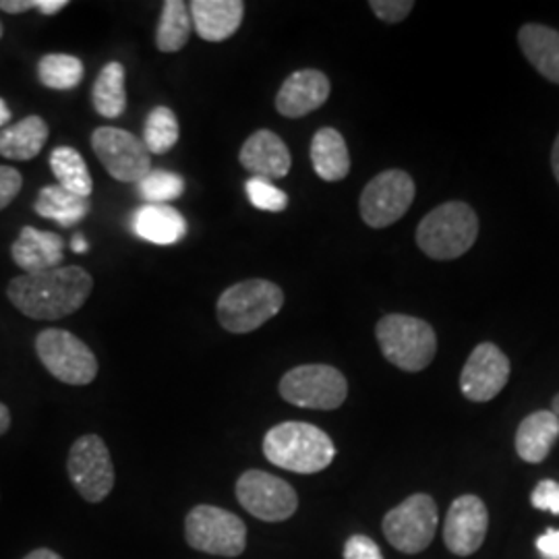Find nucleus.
<instances>
[{
	"label": "nucleus",
	"instance_id": "24",
	"mask_svg": "<svg viewBox=\"0 0 559 559\" xmlns=\"http://www.w3.org/2000/svg\"><path fill=\"white\" fill-rule=\"evenodd\" d=\"M311 164L321 180L338 182L350 173V154L338 129L323 127L311 140Z\"/></svg>",
	"mask_w": 559,
	"mask_h": 559
},
{
	"label": "nucleus",
	"instance_id": "23",
	"mask_svg": "<svg viewBox=\"0 0 559 559\" xmlns=\"http://www.w3.org/2000/svg\"><path fill=\"white\" fill-rule=\"evenodd\" d=\"M559 440V419L551 411H537L520 423L516 452L528 464H540Z\"/></svg>",
	"mask_w": 559,
	"mask_h": 559
},
{
	"label": "nucleus",
	"instance_id": "17",
	"mask_svg": "<svg viewBox=\"0 0 559 559\" xmlns=\"http://www.w3.org/2000/svg\"><path fill=\"white\" fill-rule=\"evenodd\" d=\"M239 160L242 168L249 170L253 177L270 180V182L284 179L293 166L290 150L286 147L282 138L270 129L255 131L249 140L242 143Z\"/></svg>",
	"mask_w": 559,
	"mask_h": 559
},
{
	"label": "nucleus",
	"instance_id": "43",
	"mask_svg": "<svg viewBox=\"0 0 559 559\" xmlns=\"http://www.w3.org/2000/svg\"><path fill=\"white\" fill-rule=\"evenodd\" d=\"M551 413H554V415H556V417L559 419V394L556 396V399H554V404H551Z\"/></svg>",
	"mask_w": 559,
	"mask_h": 559
},
{
	"label": "nucleus",
	"instance_id": "1",
	"mask_svg": "<svg viewBox=\"0 0 559 559\" xmlns=\"http://www.w3.org/2000/svg\"><path fill=\"white\" fill-rule=\"evenodd\" d=\"M94 290V278L80 265L41 274H21L7 286V297L25 318L57 321L78 313Z\"/></svg>",
	"mask_w": 559,
	"mask_h": 559
},
{
	"label": "nucleus",
	"instance_id": "4",
	"mask_svg": "<svg viewBox=\"0 0 559 559\" xmlns=\"http://www.w3.org/2000/svg\"><path fill=\"white\" fill-rule=\"evenodd\" d=\"M284 305V293L270 280H242L228 286L218 299L216 313L230 334H249L276 318Z\"/></svg>",
	"mask_w": 559,
	"mask_h": 559
},
{
	"label": "nucleus",
	"instance_id": "37",
	"mask_svg": "<svg viewBox=\"0 0 559 559\" xmlns=\"http://www.w3.org/2000/svg\"><path fill=\"white\" fill-rule=\"evenodd\" d=\"M537 549L547 559H559V531L549 528L537 539Z\"/></svg>",
	"mask_w": 559,
	"mask_h": 559
},
{
	"label": "nucleus",
	"instance_id": "8",
	"mask_svg": "<svg viewBox=\"0 0 559 559\" xmlns=\"http://www.w3.org/2000/svg\"><path fill=\"white\" fill-rule=\"evenodd\" d=\"M438 524L440 510L436 500L427 493H415L383 516L381 531L400 554L415 556L433 543Z\"/></svg>",
	"mask_w": 559,
	"mask_h": 559
},
{
	"label": "nucleus",
	"instance_id": "9",
	"mask_svg": "<svg viewBox=\"0 0 559 559\" xmlns=\"http://www.w3.org/2000/svg\"><path fill=\"white\" fill-rule=\"evenodd\" d=\"M280 396L293 406L336 411L348 396V381L336 367L300 365L280 380Z\"/></svg>",
	"mask_w": 559,
	"mask_h": 559
},
{
	"label": "nucleus",
	"instance_id": "11",
	"mask_svg": "<svg viewBox=\"0 0 559 559\" xmlns=\"http://www.w3.org/2000/svg\"><path fill=\"white\" fill-rule=\"evenodd\" d=\"M415 201V180L404 170H385L369 180L360 193V218L371 228L399 222Z\"/></svg>",
	"mask_w": 559,
	"mask_h": 559
},
{
	"label": "nucleus",
	"instance_id": "12",
	"mask_svg": "<svg viewBox=\"0 0 559 559\" xmlns=\"http://www.w3.org/2000/svg\"><path fill=\"white\" fill-rule=\"evenodd\" d=\"M240 506L263 522H284L295 516L299 496L290 483L265 471H247L237 480Z\"/></svg>",
	"mask_w": 559,
	"mask_h": 559
},
{
	"label": "nucleus",
	"instance_id": "21",
	"mask_svg": "<svg viewBox=\"0 0 559 559\" xmlns=\"http://www.w3.org/2000/svg\"><path fill=\"white\" fill-rule=\"evenodd\" d=\"M50 129L46 120L38 115H29L25 119L0 129V156L9 160L29 162L40 156Z\"/></svg>",
	"mask_w": 559,
	"mask_h": 559
},
{
	"label": "nucleus",
	"instance_id": "31",
	"mask_svg": "<svg viewBox=\"0 0 559 559\" xmlns=\"http://www.w3.org/2000/svg\"><path fill=\"white\" fill-rule=\"evenodd\" d=\"M138 191L152 205H168L170 201L179 200L182 195L185 179L168 170H150L138 182Z\"/></svg>",
	"mask_w": 559,
	"mask_h": 559
},
{
	"label": "nucleus",
	"instance_id": "35",
	"mask_svg": "<svg viewBox=\"0 0 559 559\" xmlns=\"http://www.w3.org/2000/svg\"><path fill=\"white\" fill-rule=\"evenodd\" d=\"M23 187V177L13 166H0V212L9 207L13 200L20 195Z\"/></svg>",
	"mask_w": 559,
	"mask_h": 559
},
{
	"label": "nucleus",
	"instance_id": "29",
	"mask_svg": "<svg viewBox=\"0 0 559 559\" xmlns=\"http://www.w3.org/2000/svg\"><path fill=\"white\" fill-rule=\"evenodd\" d=\"M85 67L71 55H46L38 62V80L44 87L55 92L75 90L83 81Z\"/></svg>",
	"mask_w": 559,
	"mask_h": 559
},
{
	"label": "nucleus",
	"instance_id": "25",
	"mask_svg": "<svg viewBox=\"0 0 559 559\" xmlns=\"http://www.w3.org/2000/svg\"><path fill=\"white\" fill-rule=\"evenodd\" d=\"M92 203L75 193L64 191L59 185L44 187L38 193V200L34 203L36 214L46 221L57 222L60 226L69 228L73 224H80L90 214Z\"/></svg>",
	"mask_w": 559,
	"mask_h": 559
},
{
	"label": "nucleus",
	"instance_id": "39",
	"mask_svg": "<svg viewBox=\"0 0 559 559\" xmlns=\"http://www.w3.org/2000/svg\"><path fill=\"white\" fill-rule=\"evenodd\" d=\"M23 559H62L59 554H55V551H50V549H36V551H32V554H27Z\"/></svg>",
	"mask_w": 559,
	"mask_h": 559
},
{
	"label": "nucleus",
	"instance_id": "32",
	"mask_svg": "<svg viewBox=\"0 0 559 559\" xmlns=\"http://www.w3.org/2000/svg\"><path fill=\"white\" fill-rule=\"evenodd\" d=\"M245 189L253 207H258L261 212H284L288 207V195L270 180L251 177L245 182Z\"/></svg>",
	"mask_w": 559,
	"mask_h": 559
},
{
	"label": "nucleus",
	"instance_id": "16",
	"mask_svg": "<svg viewBox=\"0 0 559 559\" xmlns=\"http://www.w3.org/2000/svg\"><path fill=\"white\" fill-rule=\"evenodd\" d=\"M330 90V80L321 71H295L280 87L276 110L286 119H302L328 102Z\"/></svg>",
	"mask_w": 559,
	"mask_h": 559
},
{
	"label": "nucleus",
	"instance_id": "15",
	"mask_svg": "<svg viewBox=\"0 0 559 559\" xmlns=\"http://www.w3.org/2000/svg\"><path fill=\"white\" fill-rule=\"evenodd\" d=\"M510 380V359L491 342L479 344L460 373V390L473 402H489Z\"/></svg>",
	"mask_w": 559,
	"mask_h": 559
},
{
	"label": "nucleus",
	"instance_id": "18",
	"mask_svg": "<svg viewBox=\"0 0 559 559\" xmlns=\"http://www.w3.org/2000/svg\"><path fill=\"white\" fill-rule=\"evenodd\" d=\"M64 240L57 233L23 226L11 245V258L25 274H41L60 267L64 260Z\"/></svg>",
	"mask_w": 559,
	"mask_h": 559
},
{
	"label": "nucleus",
	"instance_id": "42",
	"mask_svg": "<svg viewBox=\"0 0 559 559\" xmlns=\"http://www.w3.org/2000/svg\"><path fill=\"white\" fill-rule=\"evenodd\" d=\"M9 120H11V110H9L7 102L0 98V129H2V124H7Z\"/></svg>",
	"mask_w": 559,
	"mask_h": 559
},
{
	"label": "nucleus",
	"instance_id": "40",
	"mask_svg": "<svg viewBox=\"0 0 559 559\" xmlns=\"http://www.w3.org/2000/svg\"><path fill=\"white\" fill-rule=\"evenodd\" d=\"M71 249L75 253H85L90 249V245H87V240L83 239V235H78V237H73V240H71Z\"/></svg>",
	"mask_w": 559,
	"mask_h": 559
},
{
	"label": "nucleus",
	"instance_id": "3",
	"mask_svg": "<svg viewBox=\"0 0 559 559\" xmlns=\"http://www.w3.org/2000/svg\"><path fill=\"white\" fill-rule=\"evenodd\" d=\"M479 221L468 203L450 201L429 212L417 228L420 251L438 261H452L464 255L477 240Z\"/></svg>",
	"mask_w": 559,
	"mask_h": 559
},
{
	"label": "nucleus",
	"instance_id": "28",
	"mask_svg": "<svg viewBox=\"0 0 559 559\" xmlns=\"http://www.w3.org/2000/svg\"><path fill=\"white\" fill-rule=\"evenodd\" d=\"M191 13L182 0H166L162 4L160 21L156 29V48L160 52H179L191 36Z\"/></svg>",
	"mask_w": 559,
	"mask_h": 559
},
{
	"label": "nucleus",
	"instance_id": "26",
	"mask_svg": "<svg viewBox=\"0 0 559 559\" xmlns=\"http://www.w3.org/2000/svg\"><path fill=\"white\" fill-rule=\"evenodd\" d=\"M127 71L112 60L102 67L96 83L92 87V104L104 119H119L127 108V90H124Z\"/></svg>",
	"mask_w": 559,
	"mask_h": 559
},
{
	"label": "nucleus",
	"instance_id": "38",
	"mask_svg": "<svg viewBox=\"0 0 559 559\" xmlns=\"http://www.w3.org/2000/svg\"><path fill=\"white\" fill-rule=\"evenodd\" d=\"M11 429V411L7 404L0 402V438Z\"/></svg>",
	"mask_w": 559,
	"mask_h": 559
},
{
	"label": "nucleus",
	"instance_id": "13",
	"mask_svg": "<svg viewBox=\"0 0 559 559\" xmlns=\"http://www.w3.org/2000/svg\"><path fill=\"white\" fill-rule=\"evenodd\" d=\"M92 147L106 173L120 182H140L152 170V154L143 140L119 127H98Z\"/></svg>",
	"mask_w": 559,
	"mask_h": 559
},
{
	"label": "nucleus",
	"instance_id": "5",
	"mask_svg": "<svg viewBox=\"0 0 559 559\" xmlns=\"http://www.w3.org/2000/svg\"><path fill=\"white\" fill-rule=\"evenodd\" d=\"M376 338L388 362L408 373L427 369L438 353L436 330L419 318L392 313L378 321Z\"/></svg>",
	"mask_w": 559,
	"mask_h": 559
},
{
	"label": "nucleus",
	"instance_id": "10",
	"mask_svg": "<svg viewBox=\"0 0 559 559\" xmlns=\"http://www.w3.org/2000/svg\"><path fill=\"white\" fill-rule=\"evenodd\" d=\"M67 473L75 491L90 503L106 500L115 487V464L100 436H81L71 445Z\"/></svg>",
	"mask_w": 559,
	"mask_h": 559
},
{
	"label": "nucleus",
	"instance_id": "41",
	"mask_svg": "<svg viewBox=\"0 0 559 559\" xmlns=\"http://www.w3.org/2000/svg\"><path fill=\"white\" fill-rule=\"evenodd\" d=\"M551 168H554V175H556V180L559 182V135L556 143H554V152H551Z\"/></svg>",
	"mask_w": 559,
	"mask_h": 559
},
{
	"label": "nucleus",
	"instance_id": "30",
	"mask_svg": "<svg viewBox=\"0 0 559 559\" xmlns=\"http://www.w3.org/2000/svg\"><path fill=\"white\" fill-rule=\"evenodd\" d=\"M179 141V119L168 106L154 108L143 127V143L152 156L168 154Z\"/></svg>",
	"mask_w": 559,
	"mask_h": 559
},
{
	"label": "nucleus",
	"instance_id": "22",
	"mask_svg": "<svg viewBox=\"0 0 559 559\" xmlns=\"http://www.w3.org/2000/svg\"><path fill=\"white\" fill-rule=\"evenodd\" d=\"M131 228L140 239L154 245H175L187 235V222L170 205H143L133 214Z\"/></svg>",
	"mask_w": 559,
	"mask_h": 559
},
{
	"label": "nucleus",
	"instance_id": "7",
	"mask_svg": "<svg viewBox=\"0 0 559 559\" xmlns=\"http://www.w3.org/2000/svg\"><path fill=\"white\" fill-rule=\"evenodd\" d=\"M36 353L55 380L69 385H90L98 378V359L75 334L46 328L36 336Z\"/></svg>",
	"mask_w": 559,
	"mask_h": 559
},
{
	"label": "nucleus",
	"instance_id": "33",
	"mask_svg": "<svg viewBox=\"0 0 559 559\" xmlns=\"http://www.w3.org/2000/svg\"><path fill=\"white\" fill-rule=\"evenodd\" d=\"M369 7L376 13V17H380L381 21L400 23L411 15V11L415 9V2L413 0H371Z\"/></svg>",
	"mask_w": 559,
	"mask_h": 559
},
{
	"label": "nucleus",
	"instance_id": "27",
	"mask_svg": "<svg viewBox=\"0 0 559 559\" xmlns=\"http://www.w3.org/2000/svg\"><path fill=\"white\" fill-rule=\"evenodd\" d=\"M50 168L52 175L59 180V187L69 193L90 200L94 180L87 170V164L81 158L80 152L71 145H59L50 154Z\"/></svg>",
	"mask_w": 559,
	"mask_h": 559
},
{
	"label": "nucleus",
	"instance_id": "19",
	"mask_svg": "<svg viewBox=\"0 0 559 559\" xmlns=\"http://www.w3.org/2000/svg\"><path fill=\"white\" fill-rule=\"evenodd\" d=\"M193 27L201 40L224 41L239 32L245 17L242 0H193L189 4Z\"/></svg>",
	"mask_w": 559,
	"mask_h": 559
},
{
	"label": "nucleus",
	"instance_id": "6",
	"mask_svg": "<svg viewBox=\"0 0 559 559\" xmlns=\"http://www.w3.org/2000/svg\"><path fill=\"white\" fill-rule=\"evenodd\" d=\"M189 547L221 558H239L247 547L245 522L218 506H195L185 519Z\"/></svg>",
	"mask_w": 559,
	"mask_h": 559
},
{
	"label": "nucleus",
	"instance_id": "44",
	"mask_svg": "<svg viewBox=\"0 0 559 559\" xmlns=\"http://www.w3.org/2000/svg\"><path fill=\"white\" fill-rule=\"evenodd\" d=\"M2 32H4V29H2V21H0V38H2Z\"/></svg>",
	"mask_w": 559,
	"mask_h": 559
},
{
	"label": "nucleus",
	"instance_id": "36",
	"mask_svg": "<svg viewBox=\"0 0 559 559\" xmlns=\"http://www.w3.org/2000/svg\"><path fill=\"white\" fill-rule=\"evenodd\" d=\"M344 559H383L378 543L365 535H353L344 545Z\"/></svg>",
	"mask_w": 559,
	"mask_h": 559
},
{
	"label": "nucleus",
	"instance_id": "34",
	"mask_svg": "<svg viewBox=\"0 0 559 559\" xmlns=\"http://www.w3.org/2000/svg\"><path fill=\"white\" fill-rule=\"evenodd\" d=\"M531 503L540 512H551L559 516V483L545 479L537 483V487L531 493Z\"/></svg>",
	"mask_w": 559,
	"mask_h": 559
},
{
	"label": "nucleus",
	"instance_id": "20",
	"mask_svg": "<svg viewBox=\"0 0 559 559\" xmlns=\"http://www.w3.org/2000/svg\"><path fill=\"white\" fill-rule=\"evenodd\" d=\"M519 44L522 55L540 75L559 85V32L539 23H526L520 27Z\"/></svg>",
	"mask_w": 559,
	"mask_h": 559
},
{
	"label": "nucleus",
	"instance_id": "2",
	"mask_svg": "<svg viewBox=\"0 0 559 559\" xmlns=\"http://www.w3.org/2000/svg\"><path fill=\"white\" fill-rule=\"evenodd\" d=\"M263 454L284 471L316 475L334 462L336 445L320 427L302 420H286L265 433Z\"/></svg>",
	"mask_w": 559,
	"mask_h": 559
},
{
	"label": "nucleus",
	"instance_id": "14",
	"mask_svg": "<svg viewBox=\"0 0 559 559\" xmlns=\"http://www.w3.org/2000/svg\"><path fill=\"white\" fill-rule=\"evenodd\" d=\"M487 528L489 512L485 501L466 493L452 501L448 510V516L443 522V543L454 556L468 558L483 547Z\"/></svg>",
	"mask_w": 559,
	"mask_h": 559
}]
</instances>
